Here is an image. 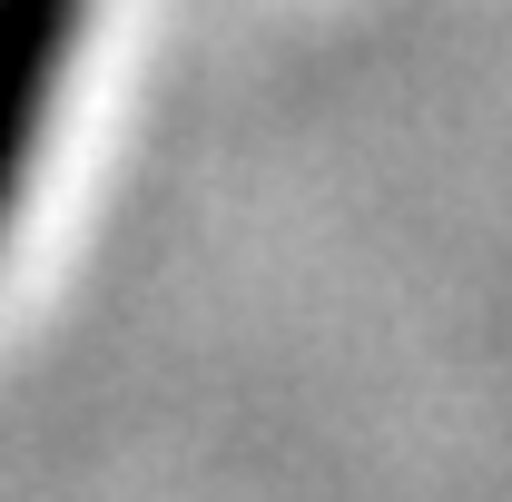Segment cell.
Returning a JSON list of instances; mask_svg holds the SVG:
<instances>
[{"mask_svg":"<svg viewBox=\"0 0 512 502\" xmlns=\"http://www.w3.org/2000/svg\"><path fill=\"white\" fill-rule=\"evenodd\" d=\"M79 40H89V0H0V237L40 178Z\"/></svg>","mask_w":512,"mask_h":502,"instance_id":"cell-1","label":"cell"}]
</instances>
